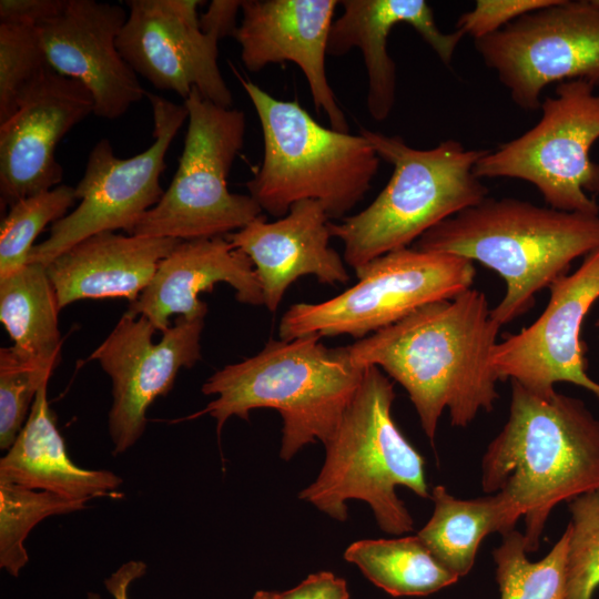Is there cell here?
<instances>
[{
    "label": "cell",
    "instance_id": "31",
    "mask_svg": "<svg viewBox=\"0 0 599 599\" xmlns=\"http://www.w3.org/2000/svg\"><path fill=\"white\" fill-rule=\"evenodd\" d=\"M567 599H592L599 587V487L569 501Z\"/></svg>",
    "mask_w": 599,
    "mask_h": 599
},
{
    "label": "cell",
    "instance_id": "9",
    "mask_svg": "<svg viewBox=\"0 0 599 599\" xmlns=\"http://www.w3.org/2000/svg\"><path fill=\"white\" fill-rule=\"evenodd\" d=\"M358 282L319 303H296L278 324L281 339L349 335L362 339L433 302L471 287L474 262L448 253L404 247L354 270Z\"/></svg>",
    "mask_w": 599,
    "mask_h": 599
},
{
    "label": "cell",
    "instance_id": "24",
    "mask_svg": "<svg viewBox=\"0 0 599 599\" xmlns=\"http://www.w3.org/2000/svg\"><path fill=\"white\" fill-rule=\"evenodd\" d=\"M434 510L416 534L430 552L459 578L468 575L484 538L516 529L521 518L501 493L473 499L453 496L445 486L430 491Z\"/></svg>",
    "mask_w": 599,
    "mask_h": 599
},
{
    "label": "cell",
    "instance_id": "12",
    "mask_svg": "<svg viewBox=\"0 0 599 599\" xmlns=\"http://www.w3.org/2000/svg\"><path fill=\"white\" fill-rule=\"evenodd\" d=\"M475 48L512 102L535 112L551 83L599 87V8L591 0H557L475 40Z\"/></svg>",
    "mask_w": 599,
    "mask_h": 599
},
{
    "label": "cell",
    "instance_id": "30",
    "mask_svg": "<svg viewBox=\"0 0 599 599\" xmlns=\"http://www.w3.org/2000/svg\"><path fill=\"white\" fill-rule=\"evenodd\" d=\"M49 69L37 27L0 23V123L17 111L24 93Z\"/></svg>",
    "mask_w": 599,
    "mask_h": 599
},
{
    "label": "cell",
    "instance_id": "27",
    "mask_svg": "<svg viewBox=\"0 0 599 599\" xmlns=\"http://www.w3.org/2000/svg\"><path fill=\"white\" fill-rule=\"evenodd\" d=\"M501 537L493 551L500 599H567L568 527L537 561L529 560L522 532L514 529Z\"/></svg>",
    "mask_w": 599,
    "mask_h": 599
},
{
    "label": "cell",
    "instance_id": "14",
    "mask_svg": "<svg viewBox=\"0 0 599 599\" xmlns=\"http://www.w3.org/2000/svg\"><path fill=\"white\" fill-rule=\"evenodd\" d=\"M204 318L177 316L174 325L153 342L154 325L125 312L108 337L91 353L112 382L109 433L119 455L132 447L146 426V412L174 386L181 368L201 359Z\"/></svg>",
    "mask_w": 599,
    "mask_h": 599
},
{
    "label": "cell",
    "instance_id": "2",
    "mask_svg": "<svg viewBox=\"0 0 599 599\" xmlns=\"http://www.w3.org/2000/svg\"><path fill=\"white\" fill-rule=\"evenodd\" d=\"M481 487L508 498L524 518L527 552L537 551L552 509L599 487V419L579 398L511 380L509 416L483 456Z\"/></svg>",
    "mask_w": 599,
    "mask_h": 599
},
{
    "label": "cell",
    "instance_id": "15",
    "mask_svg": "<svg viewBox=\"0 0 599 599\" xmlns=\"http://www.w3.org/2000/svg\"><path fill=\"white\" fill-rule=\"evenodd\" d=\"M544 312L529 326L497 342L490 366L498 380L510 379L535 393L571 383L599 399V383L587 374L580 341L585 318L599 300V246L580 266L551 283Z\"/></svg>",
    "mask_w": 599,
    "mask_h": 599
},
{
    "label": "cell",
    "instance_id": "4",
    "mask_svg": "<svg viewBox=\"0 0 599 599\" xmlns=\"http://www.w3.org/2000/svg\"><path fill=\"white\" fill-rule=\"evenodd\" d=\"M319 339L271 338L256 355L216 370L201 390L217 397L189 418L209 414L220 436L230 417L248 420L252 409L274 408L283 420V460L316 440L324 445L358 389L365 367L352 361L347 346L328 348Z\"/></svg>",
    "mask_w": 599,
    "mask_h": 599
},
{
    "label": "cell",
    "instance_id": "3",
    "mask_svg": "<svg viewBox=\"0 0 599 599\" xmlns=\"http://www.w3.org/2000/svg\"><path fill=\"white\" fill-rule=\"evenodd\" d=\"M598 246L599 214L487 196L427 231L413 247L477 261L497 272L506 291L490 315L502 326L529 312L539 292Z\"/></svg>",
    "mask_w": 599,
    "mask_h": 599
},
{
    "label": "cell",
    "instance_id": "38",
    "mask_svg": "<svg viewBox=\"0 0 599 599\" xmlns=\"http://www.w3.org/2000/svg\"><path fill=\"white\" fill-rule=\"evenodd\" d=\"M591 2H592L597 8H599V0H591Z\"/></svg>",
    "mask_w": 599,
    "mask_h": 599
},
{
    "label": "cell",
    "instance_id": "29",
    "mask_svg": "<svg viewBox=\"0 0 599 599\" xmlns=\"http://www.w3.org/2000/svg\"><path fill=\"white\" fill-rule=\"evenodd\" d=\"M75 202L74 187L60 184L9 206L0 226V278L28 264L35 238L65 216Z\"/></svg>",
    "mask_w": 599,
    "mask_h": 599
},
{
    "label": "cell",
    "instance_id": "21",
    "mask_svg": "<svg viewBox=\"0 0 599 599\" xmlns=\"http://www.w3.org/2000/svg\"><path fill=\"white\" fill-rule=\"evenodd\" d=\"M339 4L343 13L331 28L327 54L339 57L353 48L361 50L368 80L367 111L378 122L389 116L396 101V64L387 49L395 26L414 28L447 67L465 37L458 30L443 32L424 0H343Z\"/></svg>",
    "mask_w": 599,
    "mask_h": 599
},
{
    "label": "cell",
    "instance_id": "13",
    "mask_svg": "<svg viewBox=\"0 0 599 599\" xmlns=\"http://www.w3.org/2000/svg\"><path fill=\"white\" fill-rule=\"evenodd\" d=\"M116 45L125 62L159 90L183 101L195 88L202 98L232 108L233 97L219 67V42L226 34L201 27L199 0H128Z\"/></svg>",
    "mask_w": 599,
    "mask_h": 599
},
{
    "label": "cell",
    "instance_id": "22",
    "mask_svg": "<svg viewBox=\"0 0 599 599\" xmlns=\"http://www.w3.org/2000/svg\"><path fill=\"white\" fill-rule=\"evenodd\" d=\"M179 242L115 232L79 242L45 266L60 309L80 300L134 302Z\"/></svg>",
    "mask_w": 599,
    "mask_h": 599
},
{
    "label": "cell",
    "instance_id": "39",
    "mask_svg": "<svg viewBox=\"0 0 599 599\" xmlns=\"http://www.w3.org/2000/svg\"><path fill=\"white\" fill-rule=\"evenodd\" d=\"M596 325L599 327V319L597 321Z\"/></svg>",
    "mask_w": 599,
    "mask_h": 599
},
{
    "label": "cell",
    "instance_id": "6",
    "mask_svg": "<svg viewBox=\"0 0 599 599\" xmlns=\"http://www.w3.org/2000/svg\"><path fill=\"white\" fill-rule=\"evenodd\" d=\"M254 106L263 160L246 182L250 195L274 217L303 200L319 202L343 219L369 191L380 158L362 134L321 125L297 101L272 97L234 70Z\"/></svg>",
    "mask_w": 599,
    "mask_h": 599
},
{
    "label": "cell",
    "instance_id": "36",
    "mask_svg": "<svg viewBox=\"0 0 599 599\" xmlns=\"http://www.w3.org/2000/svg\"><path fill=\"white\" fill-rule=\"evenodd\" d=\"M146 571V565L140 560H130L118 568L104 580L106 590L113 599H130L131 583L141 578ZM88 599H100L98 595L90 593Z\"/></svg>",
    "mask_w": 599,
    "mask_h": 599
},
{
    "label": "cell",
    "instance_id": "23",
    "mask_svg": "<svg viewBox=\"0 0 599 599\" xmlns=\"http://www.w3.org/2000/svg\"><path fill=\"white\" fill-rule=\"evenodd\" d=\"M48 384L38 390L22 429L0 460V483L83 501L111 495L121 477L81 468L69 457L48 402Z\"/></svg>",
    "mask_w": 599,
    "mask_h": 599
},
{
    "label": "cell",
    "instance_id": "8",
    "mask_svg": "<svg viewBox=\"0 0 599 599\" xmlns=\"http://www.w3.org/2000/svg\"><path fill=\"white\" fill-rule=\"evenodd\" d=\"M183 102L189 116L177 170L130 235L179 241L226 236L263 215L250 194L229 189L232 165L244 145V112L205 100L195 88Z\"/></svg>",
    "mask_w": 599,
    "mask_h": 599
},
{
    "label": "cell",
    "instance_id": "26",
    "mask_svg": "<svg viewBox=\"0 0 599 599\" xmlns=\"http://www.w3.org/2000/svg\"><path fill=\"white\" fill-rule=\"evenodd\" d=\"M344 559L393 597L428 596L459 580L417 535L357 540L346 548Z\"/></svg>",
    "mask_w": 599,
    "mask_h": 599
},
{
    "label": "cell",
    "instance_id": "18",
    "mask_svg": "<svg viewBox=\"0 0 599 599\" xmlns=\"http://www.w3.org/2000/svg\"><path fill=\"white\" fill-rule=\"evenodd\" d=\"M336 0H242V19L232 37L251 72L268 64L293 62L303 72L316 111L332 129L348 132V123L329 85L326 55Z\"/></svg>",
    "mask_w": 599,
    "mask_h": 599
},
{
    "label": "cell",
    "instance_id": "25",
    "mask_svg": "<svg viewBox=\"0 0 599 599\" xmlns=\"http://www.w3.org/2000/svg\"><path fill=\"white\" fill-rule=\"evenodd\" d=\"M60 306L47 267L29 263L0 278V321L21 358L51 373L60 362Z\"/></svg>",
    "mask_w": 599,
    "mask_h": 599
},
{
    "label": "cell",
    "instance_id": "20",
    "mask_svg": "<svg viewBox=\"0 0 599 599\" xmlns=\"http://www.w3.org/2000/svg\"><path fill=\"white\" fill-rule=\"evenodd\" d=\"M217 283L229 284L243 304L263 305L251 258L226 236L180 241L161 261L140 296L129 303L126 312L145 316L163 333L170 327L172 315L204 318L209 307L199 295L212 291Z\"/></svg>",
    "mask_w": 599,
    "mask_h": 599
},
{
    "label": "cell",
    "instance_id": "17",
    "mask_svg": "<svg viewBox=\"0 0 599 599\" xmlns=\"http://www.w3.org/2000/svg\"><path fill=\"white\" fill-rule=\"evenodd\" d=\"M126 18L119 4L67 0L60 13L37 27L50 68L81 82L93 114L105 120L121 118L146 93L116 45Z\"/></svg>",
    "mask_w": 599,
    "mask_h": 599
},
{
    "label": "cell",
    "instance_id": "28",
    "mask_svg": "<svg viewBox=\"0 0 599 599\" xmlns=\"http://www.w3.org/2000/svg\"><path fill=\"white\" fill-rule=\"evenodd\" d=\"M85 502L0 483V567L18 577L29 559L23 542L31 529L49 516L81 510Z\"/></svg>",
    "mask_w": 599,
    "mask_h": 599
},
{
    "label": "cell",
    "instance_id": "7",
    "mask_svg": "<svg viewBox=\"0 0 599 599\" xmlns=\"http://www.w3.org/2000/svg\"><path fill=\"white\" fill-rule=\"evenodd\" d=\"M359 134L380 160L393 165V174L367 207L329 223L331 235L344 245L345 263L354 270L409 247L440 222L488 195V187L474 173L486 150H467L453 139L419 150L398 135L366 128Z\"/></svg>",
    "mask_w": 599,
    "mask_h": 599
},
{
    "label": "cell",
    "instance_id": "5",
    "mask_svg": "<svg viewBox=\"0 0 599 599\" xmlns=\"http://www.w3.org/2000/svg\"><path fill=\"white\" fill-rule=\"evenodd\" d=\"M394 383L366 366L362 383L329 439L315 480L298 498L333 519H347L346 501L363 500L378 527L390 535L414 529V519L396 494L402 486L430 498L425 459L393 419Z\"/></svg>",
    "mask_w": 599,
    "mask_h": 599
},
{
    "label": "cell",
    "instance_id": "32",
    "mask_svg": "<svg viewBox=\"0 0 599 599\" xmlns=\"http://www.w3.org/2000/svg\"><path fill=\"white\" fill-rule=\"evenodd\" d=\"M52 373L0 349V448L8 450L22 429L40 387Z\"/></svg>",
    "mask_w": 599,
    "mask_h": 599
},
{
    "label": "cell",
    "instance_id": "35",
    "mask_svg": "<svg viewBox=\"0 0 599 599\" xmlns=\"http://www.w3.org/2000/svg\"><path fill=\"white\" fill-rule=\"evenodd\" d=\"M280 599H349L345 579L331 571L311 573L292 589L278 592Z\"/></svg>",
    "mask_w": 599,
    "mask_h": 599
},
{
    "label": "cell",
    "instance_id": "16",
    "mask_svg": "<svg viewBox=\"0 0 599 599\" xmlns=\"http://www.w3.org/2000/svg\"><path fill=\"white\" fill-rule=\"evenodd\" d=\"M93 110L88 89L52 69L24 93L17 111L0 123L2 209L60 185L63 169L55 149Z\"/></svg>",
    "mask_w": 599,
    "mask_h": 599
},
{
    "label": "cell",
    "instance_id": "37",
    "mask_svg": "<svg viewBox=\"0 0 599 599\" xmlns=\"http://www.w3.org/2000/svg\"><path fill=\"white\" fill-rule=\"evenodd\" d=\"M252 599H280V596L276 591L257 590Z\"/></svg>",
    "mask_w": 599,
    "mask_h": 599
},
{
    "label": "cell",
    "instance_id": "33",
    "mask_svg": "<svg viewBox=\"0 0 599 599\" xmlns=\"http://www.w3.org/2000/svg\"><path fill=\"white\" fill-rule=\"evenodd\" d=\"M556 2L557 0H477L474 9L458 18L456 30L479 40L499 31L526 13Z\"/></svg>",
    "mask_w": 599,
    "mask_h": 599
},
{
    "label": "cell",
    "instance_id": "1",
    "mask_svg": "<svg viewBox=\"0 0 599 599\" xmlns=\"http://www.w3.org/2000/svg\"><path fill=\"white\" fill-rule=\"evenodd\" d=\"M490 311L485 293L470 287L347 347L356 365L376 366L405 388L433 443L445 409L453 426L467 427L499 398L490 355L501 326Z\"/></svg>",
    "mask_w": 599,
    "mask_h": 599
},
{
    "label": "cell",
    "instance_id": "34",
    "mask_svg": "<svg viewBox=\"0 0 599 599\" xmlns=\"http://www.w3.org/2000/svg\"><path fill=\"white\" fill-rule=\"evenodd\" d=\"M67 0H1L0 23L38 27L62 11Z\"/></svg>",
    "mask_w": 599,
    "mask_h": 599
},
{
    "label": "cell",
    "instance_id": "10",
    "mask_svg": "<svg viewBox=\"0 0 599 599\" xmlns=\"http://www.w3.org/2000/svg\"><path fill=\"white\" fill-rule=\"evenodd\" d=\"M539 121L477 161L478 179L510 177L532 184L546 204L565 212L599 214V163L590 150L599 140V93L582 80L558 83Z\"/></svg>",
    "mask_w": 599,
    "mask_h": 599
},
{
    "label": "cell",
    "instance_id": "19",
    "mask_svg": "<svg viewBox=\"0 0 599 599\" xmlns=\"http://www.w3.org/2000/svg\"><path fill=\"white\" fill-rule=\"evenodd\" d=\"M329 223L319 202L303 200L273 222L261 215L226 235L251 258L270 312L278 308L288 286L301 276L312 275L328 285L347 283L345 261L329 246Z\"/></svg>",
    "mask_w": 599,
    "mask_h": 599
},
{
    "label": "cell",
    "instance_id": "11",
    "mask_svg": "<svg viewBox=\"0 0 599 599\" xmlns=\"http://www.w3.org/2000/svg\"><path fill=\"white\" fill-rule=\"evenodd\" d=\"M153 115V143L128 159L115 155L108 139L91 149L84 172L74 187L79 202L74 210L54 222L48 238L35 244L29 263L47 266L79 242L119 230L131 234L142 216L161 200L160 183L167 150L189 112L159 94L146 91Z\"/></svg>",
    "mask_w": 599,
    "mask_h": 599
}]
</instances>
